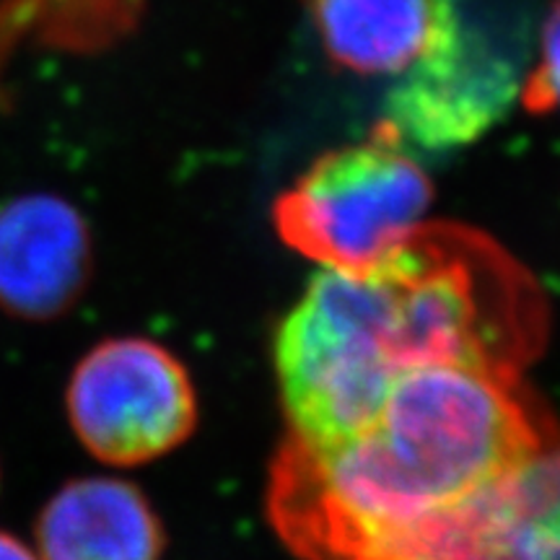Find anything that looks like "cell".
<instances>
[{
  "label": "cell",
  "instance_id": "1",
  "mask_svg": "<svg viewBox=\"0 0 560 560\" xmlns=\"http://www.w3.org/2000/svg\"><path fill=\"white\" fill-rule=\"evenodd\" d=\"M545 332L540 285L506 249L480 231L423 223L366 270H319L278 325L272 366L289 441L314 452L342 444L410 371L522 374Z\"/></svg>",
  "mask_w": 560,
  "mask_h": 560
},
{
  "label": "cell",
  "instance_id": "2",
  "mask_svg": "<svg viewBox=\"0 0 560 560\" xmlns=\"http://www.w3.org/2000/svg\"><path fill=\"white\" fill-rule=\"evenodd\" d=\"M556 433L522 374L410 371L342 444L314 452L285 441L272 462V527L304 560H371L516 470Z\"/></svg>",
  "mask_w": 560,
  "mask_h": 560
},
{
  "label": "cell",
  "instance_id": "3",
  "mask_svg": "<svg viewBox=\"0 0 560 560\" xmlns=\"http://www.w3.org/2000/svg\"><path fill=\"white\" fill-rule=\"evenodd\" d=\"M429 174L395 140L322 153L272 206L278 236L319 270H366L429 223Z\"/></svg>",
  "mask_w": 560,
  "mask_h": 560
},
{
  "label": "cell",
  "instance_id": "4",
  "mask_svg": "<svg viewBox=\"0 0 560 560\" xmlns=\"http://www.w3.org/2000/svg\"><path fill=\"white\" fill-rule=\"evenodd\" d=\"M66 416L91 457L140 467L192 436L198 392L172 350L149 338H107L70 371Z\"/></svg>",
  "mask_w": 560,
  "mask_h": 560
},
{
  "label": "cell",
  "instance_id": "5",
  "mask_svg": "<svg viewBox=\"0 0 560 560\" xmlns=\"http://www.w3.org/2000/svg\"><path fill=\"white\" fill-rule=\"evenodd\" d=\"M520 73L462 16L457 0H441L436 30L384 96L376 132L402 149L452 151L472 145L520 100Z\"/></svg>",
  "mask_w": 560,
  "mask_h": 560
},
{
  "label": "cell",
  "instance_id": "6",
  "mask_svg": "<svg viewBox=\"0 0 560 560\" xmlns=\"http://www.w3.org/2000/svg\"><path fill=\"white\" fill-rule=\"evenodd\" d=\"M371 560H560V431L516 470Z\"/></svg>",
  "mask_w": 560,
  "mask_h": 560
},
{
  "label": "cell",
  "instance_id": "7",
  "mask_svg": "<svg viewBox=\"0 0 560 560\" xmlns=\"http://www.w3.org/2000/svg\"><path fill=\"white\" fill-rule=\"evenodd\" d=\"M94 272L89 221L55 192L0 202V312L24 322L60 319Z\"/></svg>",
  "mask_w": 560,
  "mask_h": 560
},
{
  "label": "cell",
  "instance_id": "8",
  "mask_svg": "<svg viewBox=\"0 0 560 560\" xmlns=\"http://www.w3.org/2000/svg\"><path fill=\"white\" fill-rule=\"evenodd\" d=\"M166 532L136 482L91 475L55 490L34 520L39 560H161Z\"/></svg>",
  "mask_w": 560,
  "mask_h": 560
},
{
  "label": "cell",
  "instance_id": "9",
  "mask_svg": "<svg viewBox=\"0 0 560 560\" xmlns=\"http://www.w3.org/2000/svg\"><path fill=\"white\" fill-rule=\"evenodd\" d=\"M441 0H312L317 37L340 68L400 75L425 50Z\"/></svg>",
  "mask_w": 560,
  "mask_h": 560
},
{
  "label": "cell",
  "instance_id": "10",
  "mask_svg": "<svg viewBox=\"0 0 560 560\" xmlns=\"http://www.w3.org/2000/svg\"><path fill=\"white\" fill-rule=\"evenodd\" d=\"M524 100L532 107L556 104L560 109V0L550 5L540 32V66L524 86Z\"/></svg>",
  "mask_w": 560,
  "mask_h": 560
},
{
  "label": "cell",
  "instance_id": "11",
  "mask_svg": "<svg viewBox=\"0 0 560 560\" xmlns=\"http://www.w3.org/2000/svg\"><path fill=\"white\" fill-rule=\"evenodd\" d=\"M0 560H39L34 548H30L21 537L0 529Z\"/></svg>",
  "mask_w": 560,
  "mask_h": 560
}]
</instances>
